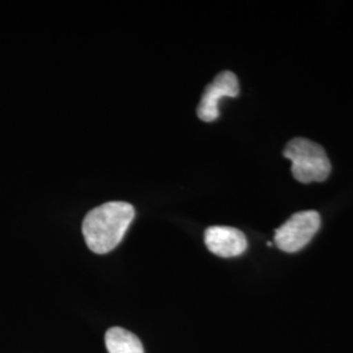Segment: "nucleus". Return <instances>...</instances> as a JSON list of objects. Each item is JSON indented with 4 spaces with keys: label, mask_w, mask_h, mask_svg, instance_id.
I'll return each instance as SVG.
<instances>
[{
    "label": "nucleus",
    "mask_w": 353,
    "mask_h": 353,
    "mask_svg": "<svg viewBox=\"0 0 353 353\" xmlns=\"http://www.w3.org/2000/svg\"><path fill=\"white\" fill-rule=\"evenodd\" d=\"M284 157L292 163V174L301 183L323 182L331 173L327 153L316 141L294 138L285 145Z\"/></svg>",
    "instance_id": "2"
},
{
    "label": "nucleus",
    "mask_w": 353,
    "mask_h": 353,
    "mask_svg": "<svg viewBox=\"0 0 353 353\" xmlns=\"http://www.w3.org/2000/svg\"><path fill=\"white\" fill-rule=\"evenodd\" d=\"M319 228L321 216L316 211L297 212L276 229L275 243L281 252H300L313 240Z\"/></svg>",
    "instance_id": "3"
},
{
    "label": "nucleus",
    "mask_w": 353,
    "mask_h": 353,
    "mask_svg": "<svg viewBox=\"0 0 353 353\" xmlns=\"http://www.w3.org/2000/svg\"><path fill=\"white\" fill-rule=\"evenodd\" d=\"M208 250L221 258L239 256L246 252L248 240L245 234L232 227H210L204 233Z\"/></svg>",
    "instance_id": "5"
},
{
    "label": "nucleus",
    "mask_w": 353,
    "mask_h": 353,
    "mask_svg": "<svg viewBox=\"0 0 353 353\" xmlns=\"http://www.w3.org/2000/svg\"><path fill=\"white\" fill-rule=\"evenodd\" d=\"M240 94V83L237 76L230 71H223L216 76L203 92L198 106V117L203 122H214L219 118V102L223 97H237Z\"/></svg>",
    "instance_id": "4"
},
{
    "label": "nucleus",
    "mask_w": 353,
    "mask_h": 353,
    "mask_svg": "<svg viewBox=\"0 0 353 353\" xmlns=\"http://www.w3.org/2000/svg\"><path fill=\"white\" fill-rule=\"evenodd\" d=\"M105 344L109 353H144L139 338L125 328L108 330L105 335Z\"/></svg>",
    "instance_id": "6"
},
{
    "label": "nucleus",
    "mask_w": 353,
    "mask_h": 353,
    "mask_svg": "<svg viewBox=\"0 0 353 353\" xmlns=\"http://www.w3.org/2000/svg\"><path fill=\"white\" fill-rule=\"evenodd\" d=\"M135 217V210L126 202H109L89 211L83 221V234L89 249L96 254L114 250L123 240Z\"/></svg>",
    "instance_id": "1"
}]
</instances>
